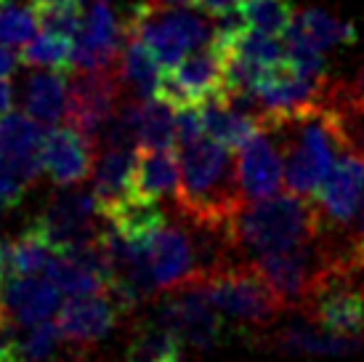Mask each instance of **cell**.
Instances as JSON below:
<instances>
[{
    "mask_svg": "<svg viewBox=\"0 0 364 362\" xmlns=\"http://www.w3.org/2000/svg\"><path fill=\"white\" fill-rule=\"evenodd\" d=\"M181 184L176 211L200 222H232L245 205L237 171V152L203 133L200 139L178 144Z\"/></svg>",
    "mask_w": 364,
    "mask_h": 362,
    "instance_id": "6da1fadb",
    "label": "cell"
},
{
    "mask_svg": "<svg viewBox=\"0 0 364 362\" xmlns=\"http://www.w3.org/2000/svg\"><path fill=\"white\" fill-rule=\"evenodd\" d=\"M282 152L284 187L293 195L314 197L327 173L333 171L338 152L346 147L333 115L316 107L287 118H274L263 125Z\"/></svg>",
    "mask_w": 364,
    "mask_h": 362,
    "instance_id": "7a4b0ae2",
    "label": "cell"
},
{
    "mask_svg": "<svg viewBox=\"0 0 364 362\" xmlns=\"http://www.w3.org/2000/svg\"><path fill=\"white\" fill-rule=\"evenodd\" d=\"M322 229V216L314 197L304 195H272L261 200H245V205L234 213L232 232L240 245L245 262L255 256L279 253L298 248L314 240Z\"/></svg>",
    "mask_w": 364,
    "mask_h": 362,
    "instance_id": "3957f363",
    "label": "cell"
},
{
    "mask_svg": "<svg viewBox=\"0 0 364 362\" xmlns=\"http://www.w3.org/2000/svg\"><path fill=\"white\" fill-rule=\"evenodd\" d=\"M122 21L128 35L141 38L152 51L162 70H171L178 61L213 41V24L205 16L183 6H160L154 0H136L122 9Z\"/></svg>",
    "mask_w": 364,
    "mask_h": 362,
    "instance_id": "277c9868",
    "label": "cell"
},
{
    "mask_svg": "<svg viewBox=\"0 0 364 362\" xmlns=\"http://www.w3.org/2000/svg\"><path fill=\"white\" fill-rule=\"evenodd\" d=\"M203 288L223 320L237 325L240 333H255L272 328L284 312L282 299L274 293L261 272L250 262L234 264L229 269L203 277Z\"/></svg>",
    "mask_w": 364,
    "mask_h": 362,
    "instance_id": "5b68a950",
    "label": "cell"
},
{
    "mask_svg": "<svg viewBox=\"0 0 364 362\" xmlns=\"http://www.w3.org/2000/svg\"><path fill=\"white\" fill-rule=\"evenodd\" d=\"M316 328L348 338L364 336V264L335 267L314 285L298 309Z\"/></svg>",
    "mask_w": 364,
    "mask_h": 362,
    "instance_id": "8992f818",
    "label": "cell"
},
{
    "mask_svg": "<svg viewBox=\"0 0 364 362\" xmlns=\"http://www.w3.org/2000/svg\"><path fill=\"white\" fill-rule=\"evenodd\" d=\"M152 317L176 333L181 343H189L200 352L213 349L221 341L223 322H226L208 299L200 280L181 282L171 291H162Z\"/></svg>",
    "mask_w": 364,
    "mask_h": 362,
    "instance_id": "52a82bcc",
    "label": "cell"
},
{
    "mask_svg": "<svg viewBox=\"0 0 364 362\" xmlns=\"http://www.w3.org/2000/svg\"><path fill=\"white\" fill-rule=\"evenodd\" d=\"M107 219L102 216L96 195L77 187H61L48 205L43 208L30 222L32 229H38L51 242L56 251L70 248V245H82V242L99 240Z\"/></svg>",
    "mask_w": 364,
    "mask_h": 362,
    "instance_id": "ba28073f",
    "label": "cell"
},
{
    "mask_svg": "<svg viewBox=\"0 0 364 362\" xmlns=\"http://www.w3.org/2000/svg\"><path fill=\"white\" fill-rule=\"evenodd\" d=\"M229 48L210 41L203 48L186 53L176 67L162 72L157 96L178 107H200L210 96H223Z\"/></svg>",
    "mask_w": 364,
    "mask_h": 362,
    "instance_id": "9c48e42d",
    "label": "cell"
},
{
    "mask_svg": "<svg viewBox=\"0 0 364 362\" xmlns=\"http://www.w3.org/2000/svg\"><path fill=\"white\" fill-rule=\"evenodd\" d=\"M128 41L125 21L112 0H91L82 11V27L72 48V72L117 70Z\"/></svg>",
    "mask_w": 364,
    "mask_h": 362,
    "instance_id": "30bf717a",
    "label": "cell"
},
{
    "mask_svg": "<svg viewBox=\"0 0 364 362\" xmlns=\"http://www.w3.org/2000/svg\"><path fill=\"white\" fill-rule=\"evenodd\" d=\"M122 96H125V88L117 70L70 72L67 123L85 136L96 139V133L102 131V125L117 110Z\"/></svg>",
    "mask_w": 364,
    "mask_h": 362,
    "instance_id": "8fae6325",
    "label": "cell"
},
{
    "mask_svg": "<svg viewBox=\"0 0 364 362\" xmlns=\"http://www.w3.org/2000/svg\"><path fill=\"white\" fill-rule=\"evenodd\" d=\"M46 274L70 299L93 296V293H107L112 282V264L104 253L102 242L93 240L56 251Z\"/></svg>",
    "mask_w": 364,
    "mask_h": 362,
    "instance_id": "7c38bea8",
    "label": "cell"
},
{
    "mask_svg": "<svg viewBox=\"0 0 364 362\" xmlns=\"http://www.w3.org/2000/svg\"><path fill=\"white\" fill-rule=\"evenodd\" d=\"M364 197V155L343 150L338 152L333 171L327 173L322 187L314 195L322 224L327 227H348L356 208Z\"/></svg>",
    "mask_w": 364,
    "mask_h": 362,
    "instance_id": "4fadbf2b",
    "label": "cell"
},
{
    "mask_svg": "<svg viewBox=\"0 0 364 362\" xmlns=\"http://www.w3.org/2000/svg\"><path fill=\"white\" fill-rule=\"evenodd\" d=\"M46 125L30 118L27 112H3L0 115V155L6 157L11 173L30 190L38 184L43 165V144H46Z\"/></svg>",
    "mask_w": 364,
    "mask_h": 362,
    "instance_id": "5bb4252c",
    "label": "cell"
},
{
    "mask_svg": "<svg viewBox=\"0 0 364 362\" xmlns=\"http://www.w3.org/2000/svg\"><path fill=\"white\" fill-rule=\"evenodd\" d=\"M125 314L114 304L109 293H93V296H75L61 304L56 312V328L61 341L70 346H93L104 341Z\"/></svg>",
    "mask_w": 364,
    "mask_h": 362,
    "instance_id": "9a60e30c",
    "label": "cell"
},
{
    "mask_svg": "<svg viewBox=\"0 0 364 362\" xmlns=\"http://www.w3.org/2000/svg\"><path fill=\"white\" fill-rule=\"evenodd\" d=\"M96 144L91 136L77 131L75 125H53L46 133L43 144V165L56 187H77L85 184L93 173Z\"/></svg>",
    "mask_w": 364,
    "mask_h": 362,
    "instance_id": "2e32d148",
    "label": "cell"
},
{
    "mask_svg": "<svg viewBox=\"0 0 364 362\" xmlns=\"http://www.w3.org/2000/svg\"><path fill=\"white\" fill-rule=\"evenodd\" d=\"M237 171H240V187H242L245 200L272 197L282 190V152L266 128H261L253 139H247L237 150Z\"/></svg>",
    "mask_w": 364,
    "mask_h": 362,
    "instance_id": "e0dca14e",
    "label": "cell"
},
{
    "mask_svg": "<svg viewBox=\"0 0 364 362\" xmlns=\"http://www.w3.org/2000/svg\"><path fill=\"white\" fill-rule=\"evenodd\" d=\"M149 262L160 293L197 277L192 237L176 216L149 240Z\"/></svg>",
    "mask_w": 364,
    "mask_h": 362,
    "instance_id": "ac0fdd59",
    "label": "cell"
},
{
    "mask_svg": "<svg viewBox=\"0 0 364 362\" xmlns=\"http://www.w3.org/2000/svg\"><path fill=\"white\" fill-rule=\"evenodd\" d=\"M6 306L9 317L21 328H32L38 322L56 317L61 306V291L51 280L30 277H11L6 280Z\"/></svg>",
    "mask_w": 364,
    "mask_h": 362,
    "instance_id": "d6986e66",
    "label": "cell"
},
{
    "mask_svg": "<svg viewBox=\"0 0 364 362\" xmlns=\"http://www.w3.org/2000/svg\"><path fill=\"white\" fill-rule=\"evenodd\" d=\"M67 99H70V72L43 70L38 67L24 81V112L43 125H59L67 118Z\"/></svg>",
    "mask_w": 364,
    "mask_h": 362,
    "instance_id": "ffe728a7",
    "label": "cell"
},
{
    "mask_svg": "<svg viewBox=\"0 0 364 362\" xmlns=\"http://www.w3.org/2000/svg\"><path fill=\"white\" fill-rule=\"evenodd\" d=\"M139 150H102L93 162V195L99 200L102 216L112 205L133 195V171Z\"/></svg>",
    "mask_w": 364,
    "mask_h": 362,
    "instance_id": "44dd1931",
    "label": "cell"
},
{
    "mask_svg": "<svg viewBox=\"0 0 364 362\" xmlns=\"http://www.w3.org/2000/svg\"><path fill=\"white\" fill-rule=\"evenodd\" d=\"M181 184V162L176 150H139L133 171V195L141 197H176Z\"/></svg>",
    "mask_w": 364,
    "mask_h": 362,
    "instance_id": "7402d4cb",
    "label": "cell"
},
{
    "mask_svg": "<svg viewBox=\"0 0 364 362\" xmlns=\"http://www.w3.org/2000/svg\"><path fill=\"white\" fill-rule=\"evenodd\" d=\"M322 107L341 128L346 147L364 155V88L359 83L330 81Z\"/></svg>",
    "mask_w": 364,
    "mask_h": 362,
    "instance_id": "603a6c76",
    "label": "cell"
},
{
    "mask_svg": "<svg viewBox=\"0 0 364 362\" xmlns=\"http://www.w3.org/2000/svg\"><path fill=\"white\" fill-rule=\"evenodd\" d=\"M200 112H203L205 133L210 139L226 144L234 152L240 150L247 139H253L255 133L263 128V123L258 118L237 110L234 104L226 101V96H210L208 101L200 104Z\"/></svg>",
    "mask_w": 364,
    "mask_h": 362,
    "instance_id": "cb8c5ba5",
    "label": "cell"
},
{
    "mask_svg": "<svg viewBox=\"0 0 364 362\" xmlns=\"http://www.w3.org/2000/svg\"><path fill=\"white\" fill-rule=\"evenodd\" d=\"M104 219L120 232L125 240L149 242L168 224V213L162 211V205L152 197L128 195L125 200L112 205L109 211L104 213Z\"/></svg>",
    "mask_w": 364,
    "mask_h": 362,
    "instance_id": "d4e9b609",
    "label": "cell"
},
{
    "mask_svg": "<svg viewBox=\"0 0 364 362\" xmlns=\"http://www.w3.org/2000/svg\"><path fill=\"white\" fill-rule=\"evenodd\" d=\"M117 72H120L122 88H125L128 96L152 99V96H157V90H160V81L165 70H162L157 56L149 51V46L141 38L128 35L120 64H117Z\"/></svg>",
    "mask_w": 364,
    "mask_h": 362,
    "instance_id": "484cf974",
    "label": "cell"
},
{
    "mask_svg": "<svg viewBox=\"0 0 364 362\" xmlns=\"http://www.w3.org/2000/svg\"><path fill=\"white\" fill-rule=\"evenodd\" d=\"M56 248L30 224L14 240L3 242V280L11 277H30L48 269Z\"/></svg>",
    "mask_w": 364,
    "mask_h": 362,
    "instance_id": "4316f807",
    "label": "cell"
},
{
    "mask_svg": "<svg viewBox=\"0 0 364 362\" xmlns=\"http://www.w3.org/2000/svg\"><path fill=\"white\" fill-rule=\"evenodd\" d=\"M362 338H348L330 331H316L311 320L293 322L274 336V346L293 354H348L359 349Z\"/></svg>",
    "mask_w": 364,
    "mask_h": 362,
    "instance_id": "83f0119b",
    "label": "cell"
},
{
    "mask_svg": "<svg viewBox=\"0 0 364 362\" xmlns=\"http://www.w3.org/2000/svg\"><path fill=\"white\" fill-rule=\"evenodd\" d=\"M293 27L324 53L335 46H354L359 38V32L351 21L335 19L333 14L319 9H301L295 14Z\"/></svg>",
    "mask_w": 364,
    "mask_h": 362,
    "instance_id": "f1b7e54d",
    "label": "cell"
},
{
    "mask_svg": "<svg viewBox=\"0 0 364 362\" xmlns=\"http://www.w3.org/2000/svg\"><path fill=\"white\" fill-rule=\"evenodd\" d=\"M178 352L181 338L152 317L133 328L125 346V362H165Z\"/></svg>",
    "mask_w": 364,
    "mask_h": 362,
    "instance_id": "f546056e",
    "label": "cell"
},
{
    "mask_svg": "<svg viewBox=\"0 0 364 362\" xmlns=\"http://www.w3.org/2000/svg\"><path fill=\"white\" fill-rule=\"evenodd\" d=\"M176 107L160 96L141 101L139 123V150H176Z\"/></svg>",
    "mask_w": 364,
    "mask_h": 362,
    "instance_id": "4dcf8cb0",
    "label": "cell"
},
{
    "mask_svg": "<svg viewBox=\"0 0 364 362\" xmlns=\"http://www.w3.org/2000/svg\"><path fill=\"white\" fill-rule=\"evenodd\" d=\"M72 48H75L72 38L51 30H41L32 41L24 43V48L19 53H21V64L32 67V70L43 67V70L72 72Z\"/></svg>",
    "mask_w": 364,
    "mask_h": 362,
    "instance_id": "1f68e13d",
    "label": "cell"
},
{
    "mask_svg": "<svg viewBox=\"0 0 364 362\" xmlns=\"http://www.w3.org/2000/svg\"><path fill=\"white\" fill-rule=\"evenodd\" d=\"M242 14L253 30L284 38V32L295 21L298 9L293 6V0H253V3H245Z\"/></svg>",
    "mask_w": 364,
    "mask_h": 362,
    "instance_id": "d6a6232c",
    "label": "cell"
},
{
    "mask_svg": "<svg viewBox=\"0 0 364 362\" xmlns=\"http://www.w3.org/2000/svg\"><path fill=\"white\" fill-rule=\"evenodd\" d=\"M41 30V16L35 6H0V43L19 48L27 41H32Z\"/></svg>",
    "mask_w": 364,
    "mask_h": 362,
    "instance_id": "836d02e7",
    "label": "cell"
},
{
    "mask_svg": "<svg viewBox=\"0 0 364 362\" xmlns=\"http://www.w3.org/2000/svg\"><path fill=\"white\" fill-rule=\"evenodd\" d=\"M59 341H61V333L56 328V322L46 320L32 325L30 331H27V336L19 338L21 362H48L51 354L59 349Z\"/></svg>",
    "mask_w": 364,
    "mask_h": 362,
    "instance_id": "e575fe53",
    "label": "cell"
},
{
    "mask_svg": "<svg viewBox=\"0 0 364 362\" xmlns=\"http://www.w3.org/2000/svg\"><path fill=\"white\" fill-rule=\"evenodd\" d=\"M41 16V30H51L67 38H77L82 27V9L77 6H56V9H38Z\"/></svg>",
    "mask_w": 364,
    "mask_h": 362,
    "instance_id": "d590c367",
    "label": "cell"
},
{
    "mask_svg": "<svg viewBox=\"0 0 364 362\" xmlns=\"http://www.w3.org/2000/svg\"><path fill=\"white\" fill-rule=\"evenodd\" d=\"M205 133L203 125V112L200 107H178L176 110V136H178V144H186V141L200 139Z\"/></svg>",
    "mask_w": 364,
    "mask_h": 362,
    "instance_id": "8d00e7d4",
    "label": "cell"
},
{
    "mask_svg": "<svg viewBox=\"0 0 364 362\" xmlns=\"http://www.w3.org/2000/svg\"><path fill=\"white\" fill-rule=\"evenodd\" d=\"M24 192H27V187L11 173L6 157L0 155V200H3V205L16 208V205L21 202V197H24Z\"/></svg>",
    "mask_w": 364,
    "mask_h": 362,
    "instance_id": "74e56055",
    "label": "cell"
},
{
    "mask_svg": "<svg viewBox=\"0 0 364 362\" xmlns=\"http://www.w3.org/2000/svg\"><path fill=\"white\" fill-rule=\"evenodd\" d=\"M0 362H21V346L16 322L11 317L0 320Z\"/></svg>",
    "mask_w": 364,
    "mask_h": 362,
    "instance_id": "f35d334b",
    "label": "cell"
},
{
    "mask_svg": "<svg viewBox=\"0 0 364 362\" xmlns=\"http://www.w3.org/2000/svg\"><path fill=\"white\" fill-rule=\"evenodd\" d=\"M194 6L210 19H223L229 14L242 11V0H194Z\"/></svg>",
    "mask_w": 364,
    "mask_h": 362,
    "instance_id": "ab89813d",
    "label": "cell"
},
{
    "mask_svg": "<svg viewBox=\"0 0 364 362\" xmlns=\"http://www.w3.org/2000/svg\"><path fill=\"white\" fill-rule=\"evenodd\" d=\"M19 64H21L19 51H14V46H3L0 43V75L3 78H14L16 70H19Z\"/></svg>",
    "mask_w": 364,
    "mask_h": 362,
    "instance_id": "60d3db41",
    "label": "cell"
},
{
    "mask_svg": "<svg viewBox=\"0 0 364 362\" xmlns=\"http://www.w3.org/2000/svg\"><path fill=\"white\" fill-rule=\"evenodd\" d=\"M14 107V88H11V81L0 75V115L9 112Z\"/></svg>",
    "mask_w": 364,
    "mask_h": 362,
    "instance_id": "b9f144b4",
    "label": "cell"
},
{
    "mask_svg": "<svg viewBox=\"0 0 364 362\" xmlns=\"http://www.w3.org/2000/svg\"><path fill=\"white\" fill-rule=\"evenodd\" d=\"M91 0H32L35 9H56V6H77V9L85 11Z\"/></svg>",
    "mask_w": 364,
    "mask_h": 362,
    "instance_id": "7bdbcfd3",
    "label": "cell"
},
{
    "mask_svg": "<svg viewBox=\"0 0 364 362\" xmlns=\"http://www.w3.org/2000/svg\"><path fill=\"white\" fill-rule=\"evenodd\" d=\"M51 362H96V360H91L88 354H82V352H72V354H64V357H56V360H51Z\"/></svg>",
    "mask_w": 364,
    "mask_h": 362,
    "instance_id": "ee69618b",
    "label": "cell"
},
{
    "mask_svg": "<svg viewBox=\"0 0 364 362\" xmlns=\"http://www.w3.org/2000/svg\"><path fill=\"white\" fill-rule=\"evenodd\" d=\"M9 317V306H6V285H3V277H0V320Z\"/></svg>",
    "mask_w": 364,
    "mask_h": 362,
    "instance_id": "f6af8a7d",
    "label": "cell"
},
{
    "mask_svg": "<svg viewBox=\"0 0 364 362\" xmlns=\"http://www.w3.org/2000/svg\"><path fill=\"white\" fill-rule=\"evenodd\" d=\"M165 362H183V357H181V352H178V354H173L171 360H165Z\"/></svg>",
    "mask_w": 364,
    "mask_h": 362,
    "instance_id": "bcb514c9",
    "label": "cell"
},
{
    "mask_svg": "<svg viewBox=\"0 0 364 362\" xmlns=\"http://www.w3.org/2000/svg\"><path fill=\"white\" fill-rule=\"evenodd\" d=\"M0 277H3V242H0Z\"/></svg>",
    "mask_w": 364,
    "mask_h": 362,
    "instance_id": "7dc6e473",
    "label": "cell"
},
{
    "mask_svg": "<svg viewBox=\"0 0 364 362\" xmlns=\"http://www.w3.org/2000/svg\"><path fill=\"white\" fill-rule=\"evenodd\" d=\"M356 83H359V86L364 88V64H362V72H359V81H356Z\"/></svg>",
    "mask_w": 364,
    "mask_h": 362,
    "instance_id": "c3c4849f",
    "label": "cell"
},
{
    "mask_svg": "<svg viewBox=\"0 0 364 362\" xmlns=\"http://www.w3.org/2000/svg\"><path fill=\"white\" fill-rule=\"evenodd\" d=\"M11 3H16V0H0V6H11Z\"/></svg>",
    "mask_w": 364,
    "mask_h": 362,
    "instance_id": "681fc988",
    "label": "cell"
},
{
    "mask_svg": "<svg viewBox=\"0 0 364 362\" xmlns=\"http://www.w3.org/2000/svg\"><path fill=\"white\" fill-rule=\"evenodd\" d=\"M245 3H253V0H242V6H245Z\"/></svg>",
    "mask_w": 364,
    "mask_h": 362,
    "instance_id": "f907efd6",
    "label": "cell"
},
{
    "mask_svg": "<svg viewBox=\"0 0 364 362\" xmlns=\"http://www.w3.org/2000/svg\"><path fill=\"white\" fill-rule=\"evenodd\" d=\"M0 205H3V200H0Z\"/></svg>",
    "mask_w": 364,
    "mask_h": 362,
    "instance_id": "816d5d0a",
    "label": "cell"
}]
</instances>
